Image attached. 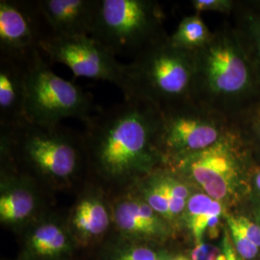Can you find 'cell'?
<instances>
[{"label":"cell","instance_id":"cell-1","mask_svg":"<svg viewBox=\"0 0 260 260\" xmlns=\"http://www.w3.org/2000/svg\"><path fill=\"white\" fill-rule=\"evenodd\" d=\"M160 121L161 112L138 99L94 112L82 131L89 172L99 182L117 188L116 196L130 190L164 165L157 146Z\"/></svg>","mask_w":260,"mask_h":260},{"label":"cell","instance_id":"cell-2","mask_svg":"<svg viewBox=\"0 0 260 260\" xmlns=\"http://www.w3.org/2000/svg\"><path fill=\"white\" fill-rule=\"evenodd\" d=\"M1 165L50 187H70L87 169L82 132L23 121L0 128Z\"/></svg>","mask_w":260,"mask_h":260},{"label":"cell","instance_id":"cell-3","mask_svg":"<svg viewBox=\"0 0 260 260\" xmlns=\"http://www.w3.org/2000/svg\"><path fill=\"white\" fill-rule=\"evenodd\" d=\"M126 72L128 91L124 99H138L167 111L192 93L194 53L174 47L165 36L133 57Z\"/></svg>","mask_w":260,"mask_h":260},{"label":"cell","instance_id":"cell-4","mask_svg":"<svg viewBox=\"0 0 260 260\" xmlns=\"http://www.w3.org/2000/svg\"><path fill=\"white\" fill-rule=\"evenodd\" d=\"M40 52L26 61V120L42 126H56L69 118L86 122L94 113L92 95L56 75Z\"/></svg>","mask_w":260,"mask_h":260},{"label":"cell","instance_id":"cell-5","mask_svg":"<svg viewBox=\"0 0 260 260\" xmlns=\"http://www.w3.org/2000/svg\"><path fill=\"white\" fill-rule=\"evenodd\" d=\"M162 10L152 0H101L91 37L115 55H138L167 36Z\"/></svg>","mask_w":260,"mask_h":260},{"label":"cell","instance_id":"cell-6","mask_svg":"<svg viewBox=\"0 0 260 260\" xmlns=\"http://www.w3.org/2000/svg\"><path fill=\"white\" fill-rule=\"evenodd\" d=\"M39 49L52 62L70 68L76 76L115 84L123 95H126L128 91L126 64L119 62L113 52L93 37L50 35L41 41Z\"/></svg>","mask_w":260,"mask_h":260},{"label":"cell","instance_id":"cell-7","mask_svg":"<svg viewBox=\"0 0 260 260\" xmlns=\"http://www.w3.org/2000/svg\"><path fill=\"white\" fill-rule=\"evenodd\" d=\"M223 138L219 124L201 111L175 107L161 112L157 146L165 166L208 149Z\"/></svg>","mask_w":260,"mask_h":260},{"label":"cell","instance_id":"cell-8","mask_svg":"<svg viewBox=\"0 0 260 260\" xmlns=\"http://www.w3.org/2000/svg\"><path fill=\"white\" fill-rule=\"evenodd\" d=\"M195 74L193 92L209 101L243 90L248 83L249 72L235 47L223 37H212L210 42L194 51Z\"/></svg>","mask_w":260,"mask_h":260},{"label":"cell","instance_id":"cell-9","mask_svg":"<svg viewBox=\"0 0 260 260\" xmlns=\"http://www.w3.org/2000/svg\"><path fill=\"white\" fill-rule=\"evenodd\" d=\"M169 167L221 203L234 194L239 177L233 149L224 138L212 147L191 154Z\"/></svg>","mask_w":260,"mask_h":260},{"label":"cell","instance_id":"cell-10","mask_svg":"<svg viewBox=\"0 0 260 260\" xmlns=\"http://www.w3.org/2000/svg\"><path fill=\"white\" fill-rule=\"evenodd\" d=\"M44 20L36 1H0V53L18 59H27L39 49V44L50 36L43 33Z\"/></svg>","mask_w":260,"mask_h":260},{"label":"cell","instance_id":"cell-11","mask_svg":"<svg viewBox=\"0 0 260 260\" xmlns=\"http://www.w3.org/2000/svg\"><path fill=\"white\" fill-rule=\"evenodd\" d=\"M111 205L113 223L124 235L144 241H157L170 233L167 220L132 190L114 197Z\"/></svg>","mask_w":260,"mask_h":260},{"label":"cell","instance_id":"cell-12","mask_svg":"<svg viewBox=\"0 0 260 260\" xmlns=\"http://www.w3.org/2000/svg\"><path fill=\"white\" fill-rule=\"evenodd\" d=\"M1 223L16 225L37 218L43 205L37 181L5 165H1Z\"/></svg>","mask_w":260,"mask_h":260},{"label":"cell","instance_id":"cell-13","mask_svg":"<svg viewBox=\"0 0 260 260\" xmlns=\"http://www.w3.org/2000/svg\"><path fill=\"white\" fill-rule=\"evenodd\" d=\"M38 9L51 35L91 36L101 0H38Z\"/></svg>","mask_w":260,"mask_h":260},{"label":"cell","instance_id":"cell-14","mask_svg":"<svg viewBox=\"0 0 260 260\" xmlns=\"http://www.w3.org/2000/svg\"><path fill=\"white\" fill-rule=\"evenodd\" d=\"M27 59L0 56V128L27 121L25 116Z\"/></svg>","mask_w":260,"mask_h":260},{"label":"cell","instance_id":"cell-15","mask_svg":"<svg viewBox=\"0 0 260 260\" xmlns=\"http://www.w3.org/2000/svg\"><path fill=\"white\" fill-rule=\"evenodd\" d=\"M111 223V202L105 191L98 185L85 187L70 214L71 229L84 239H93L106 233Z\"/></svg>","mask_w":260,"mask_h":260},{"label":"cell","instance_id":"cell-16","mask_svg":"<svg viewBox=\"0 0 260 260\" xmlns=\"http://www.w3.org/2000/svg\"><path fill=\"white\" fill-rule=\"evenodd\" d=\"M29 235L27 251L33 260L64 259L71 252L69 233L57 220H39Z\"/></svg>","mask_w":260,"mask_h":260},{"label":"cell","instance_id":"cell-17","mask_svg":"<svg viewBox=\"0 0 260 260\" xmlns=\"http://www.w3.org/2000/svg\"><path fill=\"white\" fill-rule=\"evenodd\" d=\"M222 214L223 203L215 201L204 192H196L189 199L182 218L196 243L200 244L207 231L216 229Z\"/></svg>","mask_w":260,"mask_h":260},{"label":"cell","instance_id":"cell-18","mask_svg":"<svg viewBox=\"0 0 260 260\" xmlns=\"http://www.w3.org/2000/svg\"><path fill=\"white\" fill-rule=\"evenodd\" d=\"M211 39L212 35L204 20L200 16L194 15L180 21L170 41L174 47L194 52L206 46Z\"/></svg>","mask_w":260,"mask_h":260},{"label":"cell","instance_id":"cell-19","mask_svg":"<svg viewBox=\"0 0 260 260\" xmlns=\"http://www.w3.org/2000/svg\"><path fill=\"white\" fill-rule=\"evenodd\" d=\"M240 255L235 250L232 239L224 235L222 247L200 243L196 245L191 253L192 260H239Z\"/></svg>","mask_w":260,"mask_h":260},{"label":"cell","instance_id":"cell-20","mask_svg":"<svg viewBox=\"0 0 260 260\" xmlns=\"http://www.w3.org/2000/svg\"><path fill=\"white\" fill-rule=\"evenodd\" d=\"M112 260H168L163 251L147 246L132 245L118 251Z\"/></svg>","mask_w":260,"mask_h":260},{"label":"cell","instance_id":"cell-21","mask_svg":"<svg viewBox=\"0 0 260 260\" xmlns=\"http://www.w3.org/2000/svg\"><path fill=\"white\" fill-rule=\"evenodd\" d=\"M226 223L231 232L233 246L240 257L246 260L254 258L258 252V247L255 246L244 233H242L234 223L228 220Z\"/></svg>","mask_w":260,"mask_h":260},{"label":"cell","instance_id":"cell-22","mask_svg":"<svg viewBox=\"0 0 260 260\" xmlns=\"http://www.w3.org/2000/svg\"><path fill=\"white\" fill-rule=\"evenodd\" d=\"M228 221L234 223L255 246L260 247V226L244 216H228Z\"/></svg>","mask_w":260,"mask_h":260},{"label":"cell","instance_id":"cell-23","mask_svg":"<svg viewBox=\"0 0 260 260\" xmlns=\"http://www.w3.org/2000/svg\"><path fill=\"white\" fill-rule=\"evenodd\" d=\"M193 7L197 12H225L231 8L232 2L226 0H194Z\"/></svg>","mask_w":260,"mask_h":260},{"label":"cell","instance_id":"cell-24","mask_svg":"<svg viewBox=\"0 0 260 260\" xmlns=\"http://www.w3.org/2000/svg\"><path fill=\"white\" fill-rule=\"evenodd\" d=\"M255 183H256V186H257V188H258V190L260 191V172L257 174L256 178H255Z\"/></svg>","mask_w":260,"mask_h":260},{"label":"cell","instance_id":"cell-25","mask_svg":"<svg viewBox=\"0 0 260 260\" xmlns=\"http://www.w3.org/2000/svg\"><path fill=\"white\" fill-rule=\"evenodd\" d=\"M173 260H190L188 259V258H186V257H184V256H178V257H177V258H175V259Z\"/></svg>","mask_w":260,"mask_h":260},{"label":"cell","instance_id":"cell-26","mask_svg":"<svg viewBox=\"0 0 260 260\" xmlns=\"http://www.w3.org/2000/svg\"><path fill=\"white\" fill-rule=\"evenodd\" d=\"M259 50H260V41H259Z\"/></svg>","mask_w":260,"mask_h":260}]
</instances>
